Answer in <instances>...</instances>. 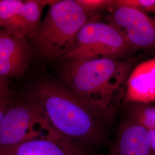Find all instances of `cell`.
Returning <instances> with one entry per match:
<instances>
[{
  "mask_svg": "<svg viewBox=\"0 0 155 155\" xmlns=\"http://www.w3.org/2000/svg\"><path fill=\"white\" fill-rule=\"evenodd\" d=\"M89 16L92 13L98 12L106 8H110L113 1L109 0H77Z\"/></svg>",
  "mask_w": 155,
  "mask_h": 155,
  "instance_id": "cell-15",
  "label": "cell"
},
{
  "mask_svg": "<svg viewBox=\"0 0 155 155\" xmlns=\"http://www.w3.org/2000/svg\"><path fill=\"white\" fill-rule=\"evenodd\" d=\"M32 99L64 137L89 149L105 144L102 124L71 89L51 81H42L33 90Z\"/></svg>",
  "mask_w": 155,
  "mask_h": 155,
  "instance_id": "cell-2",
  "label": "cell"
},
{
  "mask_svg": "<svg viewBox=\"0 0 155 155\" xmlns=\"http://www.w3.org/2000/svg\"><path fill=\"white\" fill-rule=\"evenodd\" d=\"M115 6L133 8L155 20V0H117L111 8Z\"/></svg>",
  "mask_w": 155,
  "mask_h": 155,
  "instance_id": "cell-14",
  "label": "cell"
},
{
  "mask_svg": "<svg viewBox=\"0 0 155 155\" xmlns=\"http://www.w3.org/2000/svg\"><path fill=\"white\" fill-rule=\"evenodd\" d=\"M150 145L152 151L155 155V130H148Z\"/></svg>",
  "mask_w": 155,
  "mask_h": 155,
  "instance_id": "cell-18",
  "label": "cell"
},
{
  "mask_svg": "<svg viewBox=\"0 0 155 155\" xmlns=\"http://www.w3.org/2000/svg\"><path fill=\"white\" fill-rule=\"evenodd\" d=\"M127 118L147 130H155V105L130 103L124 105Z\"/></svg>",
  "mask_w": 155,
  "mask_h": 155,
  "instance_id": "cell-12",
  "label": "cell"
},
{
  "mask_svg": "<svg viewBox=\"0 0 155 155\" xmlns=\"http://www.w3.org/2000/svg\"><path fill=\"white\" fill-rule=\"evenodd\" d=\"M11 96V90L6 79L0 78V98Z\"/></svg>",
  "mask_w": 155,
  "mask_h": 155,
  "instance_id": "cell-17",
  "label": "cell"
},
{
  "mask_svg": "<svg viewBox=\"0 0 155 155\" xmlns=\"http://www.w3.org/2000/svg\"><path fill=\"white\" fill-rule=\"evenodd\" d=\"M31 49L26 38H21L0 29V59L29 61Z\"/></svg>",
  "mask_w": 155,
  "mask_h": 155,
  "instance_id": "cell-11",
  "label": "cell"
},
{
  "mask_svg": "<svg viewBox=\"0 0 155 155\" xmlns=\"http://www.w3.org/2000/svg\"><path fill=\"white\" fill-rule=\"evenodd\" d=\"M89 17L77 0L52 1L44 20L31 36L39 55L49 59H64Z\"/></svg>",
  "mask_w": 155,
  "mask_h": 155,
  "instance_id": "cell-3",
  "label": "cell"
},
{
  "mask_svg": "<svg viewBox=\"0 0 155 155\" xmlns=\"http://www.w3.org/2000/svg\"><path fill=\"white\" fill-rule=\"evenodd\" d=\"M155 101V57L139 64L131 71L123 105Z\"/></svg>",
  "mask_w": 155,
  "mask_h": 155,
  "instance_id": "cell-10",
  "label": "cell"
},
{
  "mask_svg": "<svg viewBox=\"0 0 155 155\" xmlns=\"http://www.w3.org/2000/svg\"><path fill=\"white\" fill-rule=\"evenodd\" d=\"M134 51L116 28L107 22L89 20L81 29L64 60L124 58Z\"/></svg>",
  "mask_w": 155,
  "mask_h": 155,
  "instance_id": "cell-5",
  "label": "cell"
},
{
  "mask_svg": "<svg viewBox=\"0 0 155 155\" xmlns=\"http://www.w3.org/2000/svg\"><path fill=\"white\" fill-rule=\"evenodd\" d=\"M106 22L116 28L133 51L155 49V20L137 9L115 6Z\"/></svg>",
  "mask_w": 155,
  "mask_h": 155,
  "instance_id": "cell-6",
  "label": "cell"
},
{
  "mask_svg": "<svg viewBox=\"0 0 155 155\" xmlns=\"http://www.w3.org/2000/svg\"><path fill=\"white\" fill-rule=\"evenodd\" d=\"M58 135L62 134L52 126L34 100L13 101L0 124V149L40 137Z\"/></svg>",
  "mask_w": 155,
  "mask_h": 155,
  "instance_id": "cell-4",
  "label": "cell"
},
{
  "mask_svg": "<svg viewBox=\"0 0 155 155\" xmlns=\"http://www.w3.org/2000/svg\"><path fill=\"white\" fill-rule=\"evenodd\" d=\"M14 101L11 96L0 98V124L5 115L6 111Z\"/></svg>",
  "mask_w": 155,
  "mask_h": 155,
  "instance_id": "cell-16",
  "label": "cell"
},
{
  "mask_svg": "<svg viewBox=\"0 0 155 155\" xmlns=\"http://www.w3.org/2000/svg\"><path fill=\"white\" fill-rule=\"evenodd\" d=\"M52 1L0 0V28L15 36H32L41 22L45 6Z\"/></svg>",
  "mask_w": 155,
  "mask_h": 155,
  "instance_id": "cell-7",
  "label": "cell"
},
{
  "mask_svg": "<svg viewBox=\"0 0 155 155\" xmlns=\"http://www.w3.org/2000/svg\"><path fill=\"white\" fill-rule=\"evenodd\" d=\"M61 77L102 124L116 116L134 61L125 58L64 60Z\"/></svg>",
  "mask_w": 155,
  "mask_h": 155,
  "instance_id": "cell-1",
  "label": "cell"
},
{
  "mask_svg": "<svg viewBox=\"0 0 155 155\" xmlns=\"http://www.w3.org/2000/svg\"><path fill=\"white\" fill-rule=\"evenodd\" d=\"M108 155H154L148 130L127 118L121 124Z\"/></svg>",
  "mask_w": 155,
  "mask_h": 155,
  "instance_id": "cell-9",
  "label": "cell"
},
{
  "mask_svg": "<svg viewBox=\"0 0 155 155\" xmlns=\"http://www.w3.org/2000/svg\"><path fill=\"white\" fill-rule=\"evenodd\" d=\"M29 61L23 60H5L0 59V78L18 77L25 71Z\"/></svg>",
  "mask_w": 155,
  "mask_h": 155,
  "instance_id": "cell-13",
  "label": "cell"
},
{
  "mask_svg": "<svg viewBox=\"0 0 155 155\" xmlns=\"http://www.w3.org/2000/svg\"><path fill=\"white\" fill-rule=\"evenodd\" d=\"M0 155H101L63 135L32 139L16 146L0 149Z\"/></svg>",
  "mask_w": 155,
  "mask_h": 155,
  "instance_id": "cell-8",
  "label": "cell"
}]
</instances>
